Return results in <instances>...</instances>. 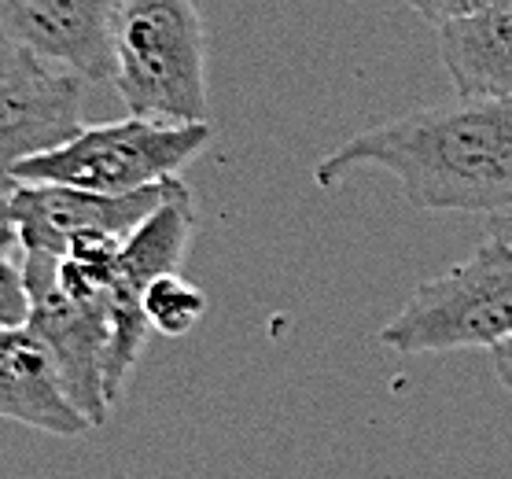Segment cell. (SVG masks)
<instances>
[{
	"instance_id": "cell-1",
	"label": "cell",
	"mask_w": 512,
	"mask_h": 479,
	"mask_svg": "<svg viewBox=\"0 0 512 479\" xmlns=\"http://www.w3.org/2000/svg\"><path fill=\"white\" fill-rule=\"evenodd\" d=\"M358 166L395 177L417 211L505 214L512 211V100L457 96L380 122L328 152L314 181L332 188Z\"/></svg>"
},
{
	"instance_id": "cell-2",
	"label": "cell",
	"mask_w": 512,
	"mask_h": 479,
	"mask_svg": "<svg viewBox=\"0 0 512 479\" xmlns=\"http://www.w3.org/2000/svg\"><path fill=\"white\" fill-rule=\"evenodd\" d=\"M111 52L129 115L207 122V30L196 0H118Z\"/></svg>"
},
{
	"instance_id": "cell-3",
	"label": "cell",
	"mask_w": 512,
	"mask_h": 479,
	"mask_svg": "<svg viewBox=\"0 0 512 479\" xmlns=\"http://www.w3.org/2000/svg\"><path fill=\"white\" fill-rule=\"evenodd\" d=\"M376 339L398 354L501 347L512 339V247L487 236L457 266L420 281Z\"/></svg>"
},
{
	"instance_id": "cell-4",
	"label": "cell",
	"mask_w": 512,
	"mask_h": 479,
	"mask_svg": "<svg viewBox=\"0 0 512 479\" xmlns=\"http://www.w3.org/2000/svg\"><path fill=\"white\" fill-rule=\"evenodd\" d=\"M210 144L207 122H163L126 115L118 122L82 126L70 141L19 166V185H70L89 192H140L181 174Z\"/></svg>"
},
{
	"instance_id": "cell-5",
	"label": "cell",
	"mask_w": 512,
	"mask_h": 479,
	"mask_svg": "<svg viewBox=\"0 0 512 479\" xmlns=\"http://www.w3.org/2000/svg\"><path fill=\"white\" fill-rule=\"evenodd\" d=\"M196 233V203L188 185H181L155 214H148L140 229L118 247L115 281L107 292V314H111V347H107V402L115 406L122 398L133 365L148 343V317H144V292L155 277L177 273L188 255Z\"/></svg>"
},
{
	"instance_id": "cell-6",
	"label": "cell",
	"mask_w": 512,
	"mask_h": 479,
	"mask_svg": "<svg viewBox=\"0 0 512 479\" xmlns=\"http://www.w3.org/2000/svg\"><path fill=\"white\" fill-rule=\"evenodd\" d=\"M82 85L89 82L0 37V196L19 185L26 159L82 129Z\"/></svg>"
},
{
	"instance_id": "cell-7",
	"label": "cell",
	"mask_w": 512,
	"mask_h": 479,
	"mask_svg": "<svg viewBox=\"0 0 512 479\" xmlns=\"http://www.w3.org/2000/svg\"><path fill=\"white\" fill-rule=\"evenodd\" d=\"M30 292V321L37 336L56 354L67 391L96 428L111 417L107 402V347H111V314L107 303H85L63 292L56 277V258L45 251H19Z\"/></svg>"
},
{
	"instance_id": "cell-8",
	"label": "cell",
	"mask_w": 512,
	"mask_h": 479,
	"mask_svg": "<svg viewBox=\"0 0 512 479\" xmlns=\"http://www.w3.org/2000/svg\"><path fill=\"white\" fill-rule=\"evenodd\" d=\"M181 177L140 192H89L70 185H15L8 192L15 225H19V251H45L67 255L82 244H126L140 222L163 207Z\"/></svg>"
},
{
	"instance_id": "cell-9",
	"label": "cell",
	"mask_w": 512,
	"mask_h": 479,
	"mask_svg": "<svg viewBox=\"0 0 512 479\" xmlns=\"http://www.w3.org/2000/svg\"><path fill=\"white\" fill-rule=\"evenodd\" d=\"M118 0H0V37L89 85L115 78Z\"/></svg>"
},
{
	"instance_id": "cell-10",
	"label": "cell",
	"mask_w": 512,
	"mask_h": 479,
	"mask_svg": "<svg viewBox=\"0 0 512 479\" xmlns=\"http://www.w3.org/2000/svg\"><path fill=\"white\" fill-rule=\"evenodd\" d=\"M0 417L56 439H82L96 428L67 391L56 354L30 325L0 328Z\"/></svg>"
},
{
	"instance_id": "cell-11",
	"label": "cell",
	"mask_w": 512,
	"mask_h": 479,
	"mask_svg": "<svg viewBox=\"0 0 512 479\" xmlns=\"http://www.w3.org/2000/svg\"><path fill=\"white\" fill-rule=\"evenodd\" d=\"M439 56L457 96L512 100V0L439 26Z\"/></svg>"
},
{
	"instance_id": "cell-12",
	"label": "cell",
	"mask_w": 512,
	"mask_h": 479,
	"mask_svg": "<svg viewBox=\"0 0 512 479\" xmlns=\"http://www.w3.org/2000/svg\"><path fill=\"white\" fill-rule=\"evenodd\" d=\"M207 314V295L192 281H185L181 273H163L148 284L144 292V317L152 332L166 339H181L203 321Z\"/></svg>"
},
{
	"instance_id": "cell-13",
	"label": "cell",
	"mask_w": 512,
	"mask_h": 479,
	"mask_svg": "<svg viewBox=\"0 0 512 479\" xmlns=\"http://www.w3.org/2000/svg\"><path fill=\"white\" fill-rule=\"evenodd\" d=\"M30 321V292H26L23 258H0V328H19Z\"/></svg>"
},
{
	"instance_id": "cell-14",
	"label": "cell",
	"mask_w": 512,
	"mask_h": 479,
	"mask_svg": "<svg viewBox=\"0 0 512 479\" xmlns=\"http://www.w3.org/2000/svg\"><path fill=\"white\" fill-rule=\"evenodd\" d=\"M402 4H409L424 23L446 26V23H454V19L483 12V8L494 4V0H402Z\"/></svg>"
},
{
	"instance_id": "cell-15",
	"label": "cell",
	"mask_w": 512,
	"mask_h": 479,
	"mask_svg": "<svg viewBox=\"0 0 512 479\" xmlns=\"http://www.w3.org/2000/svg\"><path fill=\"white\" fill-rule=\"evenodd\" d=\"M19 251V225H15L12 203L8 196H0V258Z\"/></svg>"
},
{
	"instance_id": "cell-16",
	"label": "cell",
	"mask_w": 512,
	"mask_h": 479,
	"mask_svg": "<svg viewBox=\"0 0 512 479\" xmlns=\"http://www.w3.org/2000/svg\"><path fill=\"white\" fill-rule=\"evenodd\" d=\"M490 365H494L498 384L512 395V339H505L501 347H494V351H490Z\"/></svg>"
},
{
	"instance_id": "cell-17",
	"label": "cell",
	"mask_w": 512,
	"mask_h": 479,
	"mask_svg": "<svg viewBox=\"0 0 512 479\" xmlns=\"http://www.w3.org/2000/svg\"><path fill=\"white\" fill-rule=\"evenodd\" d=\"M487 229H490V236H498L501 244H509V247H512V211H505V214H490Z\"/></svg>"
}]
</instances>
